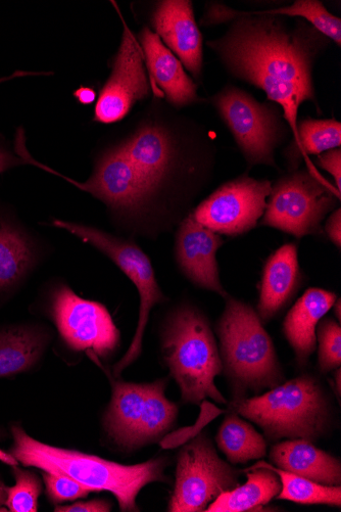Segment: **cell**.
I'll list each match as a JSON object with an SVG mask.
<instances>
[{
	"mask_svg": "<svg viewBox=\"0 0 341 512\" xmlns=\"http://www.w3.org/2000/svg\"><path fill=\"white\" fill-rule=\"evenodd\" d=\"M289 19L211 4L201 24L229 22L222 36L207 41L208 48L232 78L263 90L282 109L295 141L301 106L311 102L321 114L314 69L331 40L305 20Z\"/></svg>",
	"mask_w": 341,
	"mask_h": 512,
	"instance_id": "obj_1",
	"label": "cell"
},
{
	"mask_svg": "<svg viewBox=\"0 0 341 512\" xmlns=\"http://www.w3.org/2000/svg\"><path fill=\"white\" fill-rule=\"evenodd\" d=\"M341 124L335 119L305 118L298 121L297 138L285 150L289 171L298 170L302 159L340 148Z\"/></svg>",
	"mask_w": 341,
	"mask_h": 512,
	"instance_id": "obj_25",
	"label": "cell"
},
{
	"mask_svg": "<svg viewBox=\"0 0 341 512\" xmlns=\"http://www.w3.org/2000/svg\"><path fill=\"white\" fill-rule=\"evenodd\" d=\"M228 411L259 426L270 441L322 437L330 421L329 405L319 381L303 375L281 384L262 396L236 398Z\"/></svg>",
	"mask_w": 341,
	"mask_h": 512,
	"instance_id": "obj_6",
	"label": "cell"
},
{
	"mask_svg": "<svg viewBox=\"0 0 341 512\" xmlns=\"http://www.w3.org/2000/svg\"><path fill=\"white\" fill-rule=\"evenodd\" d=\"M40 75H47V74L46 73H35V72L17 71V72H15L14 74H12L10 76H6V77H3V78H0V83L6 82V81H10V80L15 79V78L26 77V76H40Z\"/></svg>",
	"mask_w": 341,
	"mask_h": 512,
	"instance_id": "obj_36",
	"label": "cell"
},
{
	"mask_svg": "<svg viewBox=\"0 0 341 512\" xmlns=\"http://www.w3.org/2000/svg\"><path fill=\"white\" fill-rule=\"evenodd\" d=\"M113 397L105 417L113 442L127 450L155 442L175 424L178 408L165 395L166 380L151 384L112 381Z\"/></svg>",
	"mask_w": 341,
	"mask_h": 512,
	"instance_id": "obj_9",
	"label": "cell"
},
{
	"mask_svg": "<svg viewBox=\"0 0 341 512\" xmlns=\"http://www.w3.org/2000/svg\"><path fill=\"white\" fill-rule=\"evenodd\" d=\"M225 300L216 332L223 371L230 382L241 393L281 385L284 375L277 352L257 311L230 296Z\"/></svg>",
	"mask_w": 341,
	"mask_h": 512,
	"instance_id": "obj_5",
	"label": "cell"
},
{
	"mask_svg": "<svg viewBox=\"0 0 341 512\" xmlns=\"http://www.w3.org/2000/svg\"><path fill=\"white\" fill-rule=\"evenodd\" d=\"M216 442L232 465L245 464L267 455V441L263 435L235 412L228 411Z\"/></svg>",
	"mask_w": 341,
	"mask_h": 512,
	"instance_id": "obj_26",
	"label": "cell"
},
{
	"mask_svg": "<svg viewBox=\"0 0 341 512\" xmlns=\"http://www.w3.org/2000/svg\"><path fill=\"white\" fill-rule=\"evenodd\" d=\"M32 159L26 148L23 133H20L17 138L15 150L0 138V174L18 166L32 165Z\"/></svg>",
	"mask_w": 341,
	"mask_h": 512,
	"instance_id": "obj_31",
	"label": "cell"
},
{
	"mask_svg": "<svg viewBox=\"0 0 341 512\" xmlns=\"http://www.w3.org/2000/svg\"><path fill=\"white\" fill-rule=\"evenodd\" d=\"M257 468H268L279 476L281 491L277 498L280 500H287L303 505L322 504L336 507L341 506L340 486L321 485L295 474L274 468L273 465L265 461H259L254 467L246 471Z\"/></svg>",
	"mask_w": 341,
	"mask_h": 512,
	"instance_id": "obj_27",
	"label": "cell"
},
{
	"mask_svg": "<svg viewBox=\"0 0 341 512\" xmlns=\"http://www.w3.org/2000/svg\"><path fill=\"white\" fill-rule=\"evenodd\" d=\"M239 474L221 459L206 435H199L179 452L176 482L169 511L203 512L223 493L239 486Z\"/></svg>",
	"mask_w": 341,
	"mask_h": 512,
	"instance_id": "obj_12",
	"label": "cell"
},
{
	"mask_svg": "<svg viewBox=\"0 0 341 512\" xmlns=\"http://www.w3.org/2000/svg\"><path fill=\"white\" fill-rule=\"evenodd\" d=\"M261 225L297 239L321 234V223L339 208L341 193L313 170H295L272 183Z\"/></svg>",
	"mask_w": 341,
	"mask_h": 512,
	"instance_id": "obj_10",
	"label": "cell"
},
{
	"mask_svg": "<svg viewBox=\"0 0 341 512\" xmlns=\"http://www.w3.org/2000/svg\"><path fill=\"white\" fill-rule=\"evenodd\" d=\"M156 98H166L176 109L207 103L199 97L198 84L160 37L144 27L137 37Z\"/></svg>",
	"mask_w": 341,
	"mask_h": 512,
	"instance_id": "obj_18",
	"label": "cell"
},
{
	"mask_svg": "<svg viewBox=\"0 0 341 512\" xmlns=\"http://www.w3.org/2000/svg\"><path fill=\"white\" fill-rule=\"evenodd\" d=\"M36 167L57 175L108 208L115 224L132 236L157 239L148 194L126 155L117 144L95 159L91 176L83 182L58 173L36 161Z\"/></svg>",
	"mask_w": 341,
	"mask_h": 512,
	"instance_id": "obj_7",
	"label": "cell"
},
{
	"mask_svg": "<svg viewBox=\"0 0 341 512\" xmlns=\"http://www.w3.org/2000/svg\"><path fill=\"white\" fill-rule=\"evenodd\" d=\"M153 31L179 59L193 80L203 83L204 37L190 0H162L151 14Z\"/></svg>",
	"mask_w": 341,
	"mask_h": 512,
	"instance_id": "obj_17",
	"label": "cell"
},
{
	"mask_svg": "<svg viewBox=\"0 0 341 512\" xmlns=\"http://www.w3.org/2000/svg\"><path fill=\"white\" fill-rule=\"evenodd\" d=\"M325 234L331 243L341 249V209L337 208L330 213L325 223Z\"/></svg>",
	"mask_w": 341,
	"mask_h": 512,
	"instance_id": "obj_34",
	"label": "cell"
},
{
	"mask_svg": "<svg viewBox=\"0 0 341 512\" xmlns=\"http://www.w3.org/2000/svg\"><path fill=\"white\" fill-rule=\"evenodd\" d=\"M318 367L322 374L340 368L341 365V329L340 323L332 318L321 319L317 331Z\"/></svg>",
	"mask_w": 341,
	"mask_h": 512,
	"instance_id": "obj_29",
	"label": "cell"
},
{
	"mask_svg": "<svg viewBox=\"0 0 341 512\" xmlns=\"http://www.w3.org/2000/svg\"><path fill=\"white\" fill-rule=\"evenodd\" d=\"M271 189V181L243 174L219 186L191 213L220 236L240 237L258 225Z\"/></svg>",
	"mask_w": 341,
	"mask_h": 512,
	"instance_id": "obj_14",
	"label": "cell"
},
{
	"mask_svg": "<svg viewBox=\"0 0 341 512\" xmlns=\"http://www.w3.org/2000/svg\"><path fill=\"white\" fill-rule=\"evenodd\" d=\"M0 460L8 463L9 465H17L18 461L10 454L0 450Z\"/></svg>",
	"mask_w": 341,
	"mask_h": 512,
	"instance_id": "obj_39",
	"label": "cell"
},
{
	"mask_svg": "<svg viewBox=\"0 0 341 512\" xmlns=\"http://www.w3.org/2000/svg\"><path fill=\"white\" fill-rule=\"evenodd\" d=\"M51 315L63 341L74 351L107 359L120 345V332L108 309L77 296L68 286L55 289Z\"/></svg>",
	"mask_w": 341,
	"mask_h": 512,
	"instance_id": "obj_13",
	"label": "cell"
},
{
	"mask_svg": "<svg viewBox=\"0 0 341 512\" xmlns=\"http://www.w3.org/2000/svg\"><path fill=\"white\" fill-rule=\"evenodd\" d=\"M16 484L8 488L6 506L12 512H36L42 487L38 478L29 471L13 465Z\"/></svg>",
	"mask_w": 341,
	"mask_h": 512,
	"instance_id": "obj_28",
	"label": "cell"
},
{
	"mask_svg": "<svg viewBox=\"0 0 341 512\" xmlns=\"http://www.w3.org/2000/svg\"><path fill=\"white\" fill-rule=\"evenodd\" d=\"M8 498V487L0 481V508H2L7 501Z\"/></svg>",
	"mask_w": 341,
	"mask_h": 512,
	"instance_id": "obj_38",
	"label": "cell"
},
{
	"mask_svg": "<svg viewBox=\"0 0 341 512\" xmlns=\"http://www.w3.org/2000/svg\"><path fill=\"white\" fill-rule=\"evenodd\" d=\"M301 284L298 246L285 244L268 258L264 266L257 308L262 322L279 314L297 294Z\"/></svg>",
	"mask_w": 341,
	"mask_h": 512,
	"instance_id": "obj_20",
	"label": "cell"
},
{
	"mask_svg": "<svg viewBox=\"0 0 341 512\" xmlns=\"http://www.w3.org/2000/svg\"><path fill=\"white\" fill-rule=\"evenodd\" d=\"M341 371H340V368H337L335 370V375H334V384H336V386L334 385V389L336 388V396L338 398V400H340V393H341Z\"/></svg>",
	"mask_w": 341,
	"mask_h": 512,
	"instance_id": "obj_37",
	"label": "cell"
},
{
	"mask_svg": "<svg viewBox=\"0 0 341 512\" xmlns=\"http://www.w3.org/2000/svg\"><path fill=\"white\" fill-rule=\"evenodd\" d=\"M242 473L248 474V482L220 495L206 512L261 511L279 495L281 481L274 471L257 468Z\"/></svg>",
	"mask_w": 341,
	"mask_h": 512,
	"instance_id": "obj_24",
	"label": "cell"
},
{
	"mask_svg": "<svg viewBox=\"0 0 341 512\" xmlns=\"http://www.w3.org/2000/svg\"><path fill=\"white\" fill-rule=\"evenodd\" d=\"M74 96L82 105H90L96 100V92L89 87H81L75 91Z\"/></svg>",
	"mask_w": 341,
	"mask_h": 512,
	"instance_id": "obj_35",
	"label": "cell"
},
{
	"mask_svg": "<svg viewBox=\"0 0 341 512\" xmlns=\"http://www.w3.org/2000/svg\"><path fill=\"white\" fill-rule=\"evenodd\" d=\"M117 146L148 194L158 237L192 211L214 176L216 146L204 125L152 109Z\"/></svg>",
	"mask_w": 341,
	"mask_h": 512,
	"instance_id": "obj_2",
	"label": "cell"
},
{
	"mask_svg": "<svg viewBox=\"0 0 341 512\" xmlns=\"http://www.w3.org/2000/svg\"><path fill=\"white\" fill-rule=\"evenodd\" d=\"M231 133L249 168L265 165L278 168L276 150L291 133L282 109L260 102L249 91L227 84L209 99Z\"/></svg>",
	"mask_w": 341,
	"mask_h": 512,
	"instance_id": "obj_8",
	"label": "cell"
},
{
	"mask_svg": "<svg viewBox=\"0 0 341 512\" xmlns=\"http://www.w3.org/2000/svg\"><path fill=\"white\" fill-rule=\"evenodd\" d=\"M161 339L163 358L184 402L201 404L211 398L228 403L215 384L223 363L210 321L201 310L190 305L177 308L167 318Z\"/></svg>",
	"mask_w": 341,
	"mask_h": 512,
	"instance_id": "obj_4",
	"label": "cell"
},
{
	"mask_svg": "<svg viewBox=\"0 0 341 512\" xmlns=\"http://www.w3.org/2000/svg\"><path fill=\"white\" fill-rule=\"evenodd\" d=\"M334 311V315L336 316L337 318V321L340 322L341 320V304H340V299L337 298V300L335 301L334 305L332 306Z\"/></svg>",
	"mask_w": 341,
	"mask_h": 512,
	"instance_id": "obj_40",
	"label": "cell"
},
{
	"mask_svg": "<svg viewBox=\"0 0 341 512\" xmlns=\"http://www.w3.org/2000/svg\"><path fill=\"white\" fill-rule=\"evenodd\" d=\"M337 296L319 288L309 289L292 307L283 321V335L295 351L298 363L307 365L316 350V331L320 320L330 311Z\"/></svg>",
	"mask_w": 341,
	"mask_h": 512,
	"instance_id": "obj_21",
	"label": "cell"
},
{
	"mask_svg": "<svg viewBox=\"0 0 341 512\" xmlns=\"http://www.w3.org/2000/svg\"><path fill=\"white\" fill-rule=\"evenodd\" d=\"M50 335L35 324L0 328V378L23 374L41 359Z\"/></svg>",
	"mask_w": 341,
	"mask_h": 512,
	"instance_id": "obj_23",
	"label": "cell"
},
{
	"mask_svg": "<svg viewBox=\"0 0 341 512\" xmlns=\"http://www.w3.org/2000/svg\"><path fill=\"white\" fill-rule=\"evenodd\" d=\"M124 26L112 73L100 92L94 111V121L112 124L123 120L134 105L148 99L153 86L146 72L140 44L128 25Z\"/></svg>",
	"mask_w": 341,
	"mask_h": 512,
	"instance_id": "obj_15",
	"label": "cell"
},
{
	"mask_svg": "<svg viewBox=\"0 0 341 512\" xmlns=\"http://www.w3.org/2000/svg\"><path fill=\"white\" fill-rule=\"evenodd\" d=\"M315 164L327 171L334 179L336 190L341 193V150L340 148L319 155Z\"/></svg>",
	"mask_w": 341,
	"mask_h": 512,
	"instance_id": "obj_32",
	"label": "cell"
},
{
	"mask_svg": "<svg viewBox=\"0 0 341 512\" xmlns=\"http://www.w3.org/2000/svg\"><path fill=\"white\" fill-rule=\"evenodd\" d=\"M112 505L106 500H91L87 502H77L72 505L57 506V512H109Z\"/></svg>",
	"mask_w": 341,
	"mask_h": 512,
	"instance_id": "obj_33",
	"label": "cell"
},
{
	"mask_svg": "<svg viewBox=\"0 0 341 512\" xmlns=\"http://www.w3.org/2000/svg\"><path fill=\"white\" fill-rule=\"evenodd\" d=\"M14 446L10 454L27 468L61 475L75 480L92 492L109 491L122 511H139L136 498L142 488L167 481V462L163 458L140 464L123 465L82 452L39 442L21 427L12 428Z\"/></svg>",
	"mask_w": 341,
	"mask_h": 512,
	"instance_id": "obj_3",
	"label": "cell"
},
{
	"mask_svg": "<svg viewBox=\"0 0 341 512\" xmlns=\"http://www.w3.org/2000/svg\"><path fill=\"white\" fill-rule=\"evenodd\" d=\"M44 256L32 232L9 210L0 209V300L19 289Z\"/></svg>",
	"mask_w": 341,
	"mask_h": 512,
	"instance_id": "obj_19",
	"label": "cell"
},
{
	"mask_svg": "<svg viewBox=\"0 0 341 512\" xmlns=\"http://www.w3.org/2000/svg\"><path fill=\"white\" fill-rule=\"evenodd\" d=\"M270 458L282 471L325 486H340V460L303 439L282 441L271 448Z\"/></svg>",
	"mask_w": 341,
	"mask_h": 512,
	"instance_id": "obj_22",
	"label": "cell"
},
{
	"mask_svg": "<svg viewBox=\"0 0 341 512\" xmlns=\"http://www.w3.org/2000/svg\"><path fill=\"white\" fill-rule=\"evenodd\" d=\"M52 225L70 232L103 253L121 269L138 291L140 308L136 332L129 349L113 368L114 376L119 377L141 355L143 336L152 309L167 300L158 284L152 261L131 239L117 237L103 229L77 222L55 219Z\"/></svg>",
	"mask_w": 341,
	"mask_h": 512,
	"instance_id": "obj_11",
	"label": "cell"
},
{
	"mask_svg": "<svg viewBox=\"0 0 341 512\" xmlns=\"http://www.w3.org/2000/svg\"><path fill=\"white\" fill-rule=\"evenodd\" d=\"M43 480L48 497L56 503L84 498L92 492L91 489L81 485L75 480L61 475L44 472Z\"/></svg>",
	"mask_w": 341,
	"mask_h": 512,
	"instance_id": "obj_30",
	"label": "cell"
},
{
	"mask_svg": "<svg viewBox=\"0 0 341 512\" xmlns=\"http://www.w3.org/2000/svg\"><path fill=\"white\" fill-rule=\"evenodd\" d=\"M222 237L204 226L190 212L178 225L175 236V259L187 279L201 289L226 299L217 262L223 246Z\"/></svg>",
	"mask_w": 341,
	"mask_h": 512,
	"instance_id": "obj_16",
	"label": "cell"
}]
</instances>
